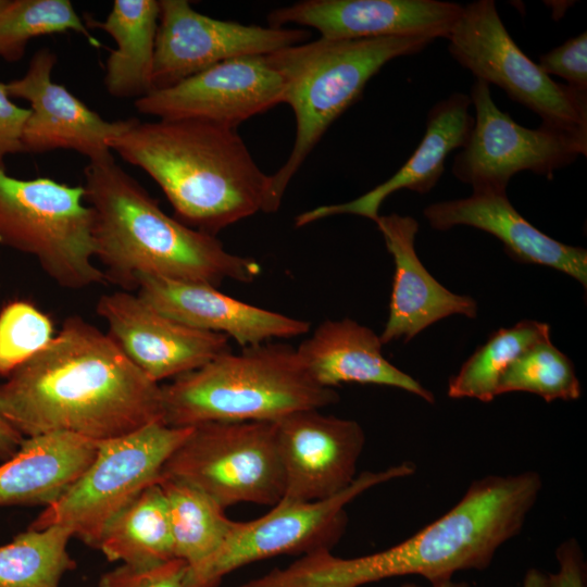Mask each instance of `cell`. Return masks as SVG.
<instances>
[{"instance_id":"obj_1","label":"cell","mask_w":587,"mask_h":587,"mask_svg":"<svg viewBox=\"0 0 587 587\" xmlns=\"http://www.w3.org/2000/svg\"><path fill=\"white\" fill-rule=\"evenodd\" d=\"M0 415L24 438L70 433L100 442L162 422L161 386L74 315L0 384Z\"/></svg>"},{"instance_id":"obj_2","label":"cell","mask_w":587,"mask_h":587,"mask_svg":"<svg viewBox=\"0 0 587 587\" xmlns=\"http://www.w3.org/2000/svg\"><path fill=\"white\" fill-rule=\"evenodd\" d=\"M541 489L535 471L477 478L453 508L398 545L355 558L332 550L300 557L292 565V587H362L405 575L430 583L459 571L485 570L522 532Z\"/></svg>"},{"instance_id":"obj_3","label":"cell","mask_w":587,"mask_h":587,"mask_svg":"<svg viewBox=\"0 0 587 587\" xmlns=\"http://www.w3.org/2000/svg\"><path fill=\"white\" fill-rule=\"evenodd\" d=\"M84 177L95 259L105 282L133 291L142 275L216 288L224 280L250 284L260 276L255 260L230 253L215 236L167 215L112 153L90 160Z\"/></svg>"},{"instance_id":"obj_4","label":"cell","mask_w":587,"mask_h":587,"mask_svg":"<svg viewBox=\"0 0 587 587\" xmlns=\"http://www.w3.org/2000/svg\"><path fill=\"white\" fill-rule=\"evenodd\" d=\"M111 150L158 184L175 218L213 236L280 205L271 175L255 163L236 129L197 120L133 118Z\"/></svg>"},{"instance_id":"obj_5","label":"cell","mask_w":587,"mask_h":587,"mask_svg":"<svg viewBox=\"0 0 587 587\" xmlns=\"http://www.w3.org/2000/svg\"><path fill=\"white\" fill-rule=\"evenodd\" d=\"M338 400L333 388L311 377L296 348L271 341L222 353L161 386L162 422L171 427L275 422Z\"/></svg>"},{"instance_id":"obj_6","label":"cell","mask_w":587,"mask_h":587,"mask_svg":"<svg viewBox=\"0 0 587 587\" xmlns=\"http://www.w3.org/2000/svg\"><path fill=\"white\" fill-rule=\"evenodd\" d=\"M435 39L425 36L326 39L267 54L285 84L284 103L296 117L294 147L273 175L282 203L286 188L329 126L361 97L369 80L389 61L415 54Z\"/></svg>"},{"instance_id":"obj_7","label":"cell","mask_w":587,"mask_h":587,"mask_svg":"<svg viewBox=\"0 0 587 587\" xmlns=\"http://www.w3.org/2000/svg\"><path fill=\"white\" fill-rule=\"evenodd\" d=\"M0 245L35 258L63 288L105 282L93 262V215L83 185L21 179L0 170Z\"/></svg>"},{"instance_id":"obj_8","label":"cell","mask_w":587,"mask_h":587,"mask_svg":"<svg viewBox=\"0 0 587 587\" xmlns=\"http://www.w3.org/2000/svg\"><path fill=\"white\" fill-rule=\"evenodd\" d=\"M189 430L157 422L98 442L91 463L45 507L29 528L63 526L73 537L97 548L109 522L145 488L159 482L165 462Z\"/></svg>"},{"instance_id":"obj_9","label":"cell","mask_w":587,"mask_h":587,"mask_svg":"<svg viewBox=\"0 0 587 587\" xmlns=\"http://www.w3.org/2000/svg\"><path fill=\"white\" fill-rule=\"evenodd\" d=\"M404 461L383 471H366L339 494L316 501L282 499L264 515L236 522L222 547L197 569H189L190 587H217L222 578L247 564L283 554L332 550L347 526L346 507L366 490L414 474Z\"/></svg>"},{"instance_id":"obj_10","label":"cell","mask_w":587,"mask_h":587,"mask_svg":"<svg viewBox=\"0 0 587 587\" xmlns=\"http://www.w3.org/2000/svg\"><path fill=\"white\" fill-rule=\"evenodd\" d=\"M161 477L187 483L224 509L275 505L285 492L274 422H207L190 427Z\"/></svg>"},{"instance_id":"obj_11","label":"cell","mask_w":587,"mask_h":587,"mask_svg":"<svg viewBox=\"0 0 587 587\" xmlns=\"http://www.w3.org/2000/svg\"><path fill=\"white\" fill-rule=\"evenodd\" d=\"M447 39L451 57L476 79L500 87L542 125L587 138V92L554 82L533 62L510 36L495 1L463 5Z\"/></svg>"},{"instance_id":"obj_12","label":"cell","mask_w":587,"mask_h":587,"mask_svg":"<svg viewBox=\"0 0 587 587\" xmlns=\"http://www.w3.org/2000/svg\"><path fill=\"white\" fill-rule=\"evenodd\" d=\"M470 98L474 125L466 145L454 157L452 174L473 190L505 192L519 172L552 177L587 154V138L546 125L517 124L494 102L490 86L476 79Z\"/></svg>"},{"instance_id":"obj_13","label":"cell","mask_w":587,"mask_h":587,"mask_svg":"<svg viewBox=\"0 0 587 587\" xmlns=\"http://www.w3.org/2000/svg\"><path fill=\"white\" fill-rule=\"evenodd\" d=\"M152 91L171 87L221 62L266 55L309 41L302 28L245 25L210 17L186 0H160Z\"/></svg>"},{"instance_id":"obj_14","label":"cell","mask_w":587,"mask_h":587,"mask_svg":"<svg viewBox=\"0 0 587 587\" xmlns=\"http://www.w3.org/2000/svg\"><path fill=\"white\" fill-rule=\"evenodd\" d=\"M285 84L266 55L230 59L135 100L159 120H197L226 128L284 103Z\"/></svg>"},{"instance_id":"obj_15","label":"cell","mask_w":587,"mask_h":587,"mask_svg":"<svg viewBox=\"0 0 587 587\" xmlns=\"http://www.w3.org/2000/svg\"><path fill=\"white\" fill-rule=\"evenodd\" d=\"M96 312L124 355L157 384L195 371L230 351L225 335L175 321L132 291L102 295Z\"/></svg>"},{"instance_id":"obj_16","label":"cell","mask_w":587,"mask_h":587,"mask_svg":"<svg viewBox=\"0 0 587 587\" xmlns=\"http://www.w3.org/2000/svg\"><path fill=\"white\" fill-rule=\"evenodd\" d=\"M274 426L285 477L283 499H327L357 478L365 445V434L358 422L309 409L287 414Z\"/></svg>"},{"instance_id":"obj_17","label":"cell","mask_w":587,"mask_h":587,"mask_svg":"<svg viewBox=\"0 0 587 587\" xmlns=\"http://www.w3.org/2000/svg\"><path fill=\"white\" fill-rule=\"evenodd\" d=\"M57 55L49 48L34 53L25 74L7 83L9 96L29 103L22 133L23 152L74 150L90 160L111 153L112 141L133 118L107 121L66 87L52 80Z\"/></svg>"},{"instance_id":"obj_18","label":"cell","mask_w":587,"mask_h":587,"mask_svg":"<svg viewBox=\"0 0 587 587\" xmlns=\"http://www.w3.org/2000/svg\"><path fill=\"white\" fill-rule=\"evenodd\" d=\"M463 5L439 0H303L267 14L270 26L296 24L326 39L448 38Z\"/></svg>"},{"instance_id":"obj_19","label":"cell","mask_w":587,"mask_h":587,"mask_svg":"<svg viewBox=\"0 0 587 587\" xmlns=\"http://www.w3.org/2000/svg\"><path fill=\"white\" fill-rule=\"evenodd\" d=\"M137 294L166 316L191 327L225 335L249 347L274 338H291L310 329L307 321L232 298L216 287L142 275Z\"/></svg>"},{"instance_id":"obj_20","label":"cell","mask_w":587,"mask_h":587,"mask_svg":"<svg viewBox=\"0 0 587 587\" xmlns=\"http://www.w3.org/2000/svg\"><path fill=\"white\" fill-rule=\"evenodd\" d=\"M395 262L389 315L379 339L383 345L403 338L408 342L429 325L453 314L477 316L476 301L438 283L415 252L419 223L391 213L375 221Z\"/></svg>"},{"instance_id":"obj_21","label":"cell","mask_w":587,"mask_h":587,"mask_svg":"<svg viewBox=\"0 0 587 587\" xmlns=\"http://www.w3.org/2000/svg\"><path fill=\"white\" fill-rule=\"evenodd\" d=\"M434 229L467 225L498 238L521 263L552 267L587 286V251L562 243L533 226L511 204L507 192L473 190L470 197L436 202L424 209Z\"/></svg>"},{"instance_id":"obj_22","label":"cell","mask_w":587,"mask_h":587,"mask_svg":"<svg viewBox=\"0 0 587 587\" xmlns=\"http://www.w3.org/2000/svg\"><path fill=\"white\" fill-rule=\"evenodd\" d=\"M469 95L454 92L437 102L427 113L425 134L407 162L387 180L345 203L320 205L298 214L296 227H303L334 215L352 214L375 223L379 208L391 193L408 189L426 193L435 187L450 152L463 148L474 125Z\"/></svg>"},{"instance_id":"obj_23","label":"cell","mask_w":587,"mask_h":587,"mask_svg":"<svg viewBox=\"0 0 587 587\" xmlns=\"http://www.w3.org/2000/svg\"><path fill=\"white\" fill-rule=\"evenodd\" d=\"M382 347L379 336L371 328L342 319L321 323L296 350L311 377L324 387L342 383L389 386L434 403V395L391 364Z\"/></svg>"},{"instance_id":"obj_24","label":"cell","mask_w":587,"mask_h":587,"mask_svg":"<svg viewBox=\"0 0 587 587\" xmlns=\"http://www.w3.org/2000/svg\"><path fill=\"white\" fill-rule=\"evenodd\" d=\"M98 442L70 433L26 437L0 464V505H49L87 469Z\"/></svg>"},{"instance_id":"obj_25","label":"cell","mask_w":587,"mask_h":587,"mask_svg":"<svg viewBox=\"0 0 587 587\" xmlns=\"http://www.w3.org/2000/svg\"><path fill=\"white\" fill-rule=\"evenodd\" d=\"M159 12L157 0H114L103 21H86L87 28H100L116 43L105 62L104 86L111 96L139 99L152 91Z\"/></svg>"},{"instance_id":"obj_26","label":"cell","mask_w":587,"mask_h":587,"mask_svg":"<svg viewBox=\"0 0 587 587\" xmlns=\"http://www.w3.org/2000/svg\"><path fill=\"white\" fill-rule=\"evenodd\" d=\"M97 548L111 562L135 566L175 558L166 500L159 483L145 488L109 522Z\"/></svg>"},{"instance_id":"obj_27","label":"cell","mask_w":587,"mask_h":587,"mask_svg":"<svg viewBox=\"0 0 587 587\" xmlns=\"http://www.w3.org/2000/svg\"><path fill=\"white\" fill-rule=\"evenodd\" d=\"M158 483L166 500L174 555L197 569L222 547L235 521L213 498L187 483L168 477Z\"/></svg>"},{"instance_id":"obj_28","label":"cell","mask_w":587,"mask_h":587,"mask_svg":"<svg viewBox=\"0 0 587 587\" xmlns=\"http://www.w3.org/2000/svg\"><path fill=\"white\" fill-rule=\"evenodd\" d=\"M549 338L550 326L535 320L498 329L450 378L448 397L490 402L497 397L498 383L508 366L529 347Z\"/></svg>"},{"instance_id":"obj_29","label":"cell","mask_w":587,"mask_h":587,"mask_svg":"<svg viewBox=\"0 0 587 587\" xmlns=\"http://www.w3.org/2000/svg\"><path fill=\"white\" fill-rule=\"evenodd\" d=\"M72 532L63 526L28 528L0 546V587H60L76 567L67 545Z\"/></svg>"},{"instance_id":"obj_30","label":"cell","mask_w":587,"mask_h":587,"mask_svg":"<svg viewBox=\"0 0 587 587\" xmlns=\"http://www.w3.org/2000/svg\"><path fill=\"white\" fill-rule=\"evenodd\" d=\"M66 32L85 36L95 47L100 45L68 0H9L0 12V58L16 62L29 40Z\"/></svg>"},{"instance_id":"obj_31","label":"cell","mask_w":587,"mask_h":587,"mask_svg":"<svg viewBox=\"0 0 587 587\" xmlns=\"http://www.w3.org/2000/svg\"><path fill=\"white\" fill-rule=\"evenodd\" d=\"M524 391L546 402L576 400L582 387L572 361L550 338L536 342L517 357L502 374L497 396Z\"/></svg>"},{"instance_id":"obj_32","label":"cell","mask_w":587,"mask_h":587,"mask_svg":"<svg viewBox=\"0 0 587 587\" xmlns=\"http://www.w3.org/2000/svg\"><path fill=\"white\" fill-rule=\"evenodd\" d=\"M54 337L50 317L25 300L0 311V376L8 377L40 352Z\"/></svg>"},{"instance_id":"obj_33","label":"cell","mask_w":587,"mask_h":587,"mask_svg":"<svg viewBox=\"0 0 587 587\" xmlns=\"http://www.w3.org/2000/svg\"><path fill=\"white\" fill-rule=\"evenodd\" d=\"M99 587H190L189 565L177 558L151 566L121 564L100 577Z\"/></svg>"},{"instance_id":"obj_34","label":"cell","mask_w":587,"mask_h":587,"mask_svg":"<svg viewBox=\"0 0 587 587\" xmlns=\"http://www.w3.org/2000/svg\"><path fill=\"white\" fill-rule=\"evenodd\" d=\"M538 65L548 75H557L566 85L587 92V33L570 38L542 54Z\"/></svg>"},{"instance_id":"obj_35","label":"cell","mask_w":587,"mask_h":587,"mask_svg":"<svg viewBox=\"0 0 587 587\" xmlns=\"http://www.w3.org/2000/svg\"><path fill=\"white\" fill-rule=\"evenodd\" d=\"M29 109L18 107L0 82V170L5 171L7 157L23 152L22 133Z\"/></svg>"},{"instance_id":"obj_36","label":"cell","mask_w":587,"mask_h":587,"mask_svg":"<svg viewBox=\"0 0 587 587\" xmlns=\"http://www.w3.org/2000/svg\"><path fill=\"white\" fill-rule=\"evenodd\" d=\"M557 572L547 575L548 587H586V565L575 538L564 540L555 550Z\"/></svg>"},{"instance_id":"obj_37","label":"cell","mask_w":587,"mask_h":587,"mask_svg":"<svg viewBox=\"0 0 587 587\" xmlns=\"http://www.w3.org/2000/svg\"><path fill=\"white\" fill-rule=\"evenodd\" d=\"M24 437L21 436L1 415H0V459L11 458L18 449Z\"/></svg>"},{"instance_id":"obj_38","label":"cell","mask_w":587,"mask_h":587,"mask_svg":"<svg viewBox=\"0 0 587 587\" xmlns=\"http://www.w3.org/2000/svg\"><path fill=\"white\" fill-rule=\"evenodd\" d=\"M522 587H548L547 576L537 570H529L524 577Z\"/></svg>"},{"instance_id":"obj_39","label":"cell","mask_w":587,"mask_h":587,"mask_svg":"<svg viewBox=\"0 0 587 587\" xmlns=\"http://www.w3.org/2000/svg\"><path fill=\"white\" fill-rule=\"evenodd\" d=\"M432 587H470L464 580H454L453 577L439 578L430 582Z\"/></svg>"},{"instance_id":"obj_40","label":"cell","mask_w":587,"mask_h":587,"mask_svg":"<svg viewBox=\"0 0 587 587\" xmlns=\"http://www.w3.org/2000/svg\"><path fill=\"white\" fill-rule=\"evenodd\" d=\"M401 587H423V586L414 584V583H407V584L402 585Z\"/></svg>"},{"instance_id":"obj_41","label":"cell","mask_w":587,"mask_h":587,"mask_svg":"<svg viewBox=\"0 0 587 587\" xmlns=\"http://www.w3.org/2000/svg\"><path fill=\"white\" fill-rule=\"evenodd\" d=\"M9 0H0V12L8 4Z\"/></svg>"}]
</instances>
